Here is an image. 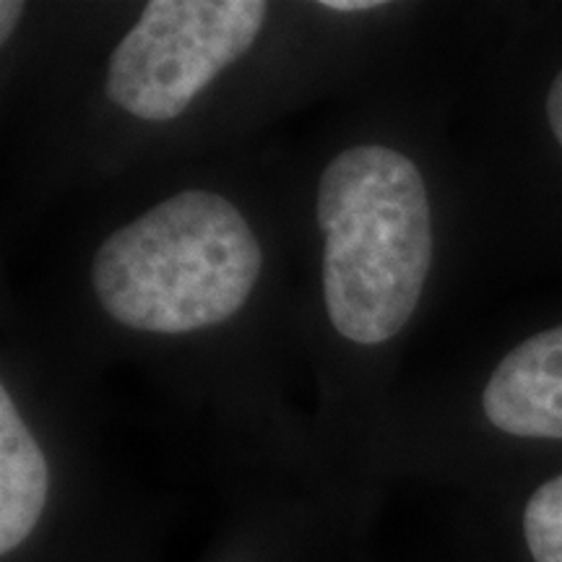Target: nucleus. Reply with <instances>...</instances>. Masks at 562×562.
Segmentation results:
<instances>
[{"mask_svg":"<svg viewBox=\"0 0 562 562\" xmlns=\"http://www.w3.org/2000/svg\"><path fill=\"white\" fill-rule=\"evenodd\" d=\"M482 406L497 430L562 440V323L505 355L484 385Z\"/></svg>","mask_w":562,"mask_h":562,"instance_id":"20e7f679","label":"nucleus"},{"mask_svg":"<svg viewBox=\"0 0 562 562\" xmlns=\"http://www.w3.org/2000/svg\"><path fill=\"white\" fill-rule=\"evenodd\" d=\"M323 297L334 328L383 344L417 311L432 261V216L417 165L389 146H355L323 170Z\"/></svg>","mask_w":562,"mask_h":562,"instance_id":"f257e3e1","label":"nucleus"},{"mask_svg":"<svg viewBox=\"0 0 562 562\" xmlns=\"http://www.w3.org/2000/svg\"><path fill=\"white\" fill-rule=\"evenodd\" d=\"M321 9L336 11V13H357V11L383 9V0H323Z\"/></svg>","mask_w":562,"mask_h":562,"instance_id":"1a4fd4ad","label":"nucleus"},{"mask_svg":"<svg viewBox=\"0 0 562 562\" xmlns=\"http://www.w3.org/2000/svg\"><path fill=\"white\" fill-rule=\"evenodd\" d=\"M47 461L9 389H0V552L9 554L37 526L47 503Z\"/></svg>","mask_w":562,"mask_h":562,"instance_id":"39448f33","label":"nucleus"},{"mask_svg":"<svg viewBox=\"0 0 562 562\" xmlns=\"http://www.w3.org/2000/svg\"><path fill=\"white\" fill-rule=\"evenodd\" d=\"M263 0H151L110 55L108 97L140 121H172L263 30Z\"/></svg>","mask_w":562,"mask_h":562,"instance_id":"7ed1b4c3","label":"nucleus"},{"mask_svg":"<svg viewBox=\"0 0 562 562\" xmlns=\"http://www.w3.org/2000/svg\"><path fill=\"white\" fill-rule=\"evenodd\" d=\"M524 537L533 562H562V474L529 497Z\"/></svg>","mask_w":562,"mask_h":562,"instance_id":"423d86ee","label":"nucleus"},{"mask_svg":"<svg viewBox=\"0 0 562 562\" xmlns=\"http://www.w3.org/2000/svg\"><path fill=\"white\" fill-rule=\"evenodd\" d=\"M547 121H550L554 138L562 146V70L558 74V79L552 81L550 94H547Z\"/></svg>","mask_w":562,"mask_h":562,"instance_id":"0eeeda50","label":"nucleus"},{"mask_svg":"<svg viewBox=\"0 0 562 562\" xmlns=\"http://www.w3.org/2000/svg\"><path fill=\"white\" fill-rule=\"evenodd\" d=\"M263 252L227 199L186 191L110 235L91 281L112 321L188 334L229 321L261 277Z\"/></svg>","mask_w":562,"mask_h":562,"instance_id":"f03ea898","label":"nucleus"},{"mask_svg":"<svg viewBox=\"0 0 562 562\" xmlns=\"http://www.w3.org/2000/svg\"><path fill=\"white\" fill-rule=\"evenodd\" d=\"M21 13H24V3H19V0H3V3H0V40L5 42L11 37Z\"/></svg>","mask_w":562,"mask_h":562,"instance_id":"6e6552de","label":"nucleus"}]
</instances>
